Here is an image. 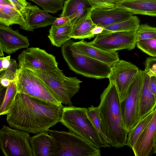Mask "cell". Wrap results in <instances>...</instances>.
I'll use <instances>...</instances> for the list:
<instances>
[{
  "mask_svg": "<svg viewBox=\"0 0 156 156\" xmlns=\"http://www.w3.org/2000/svg\"><path fill=\"white\" fill-rule=\"evenodd\" d=\"M154 110L141 119L136 126L128 133L126 145L132 149L139 136L152 119Z\"/></svg>",
  "mask_w": 156,
  "mask_h": 156,
  "instance_id": "obj_26",
  "label": "cell"
},
{
  "mask_svg": "<svg viewBox=\"0 0 156 156\" xmlns=\"http://www.w3.org/2000/svg\"><path fill=\"white\" fill-rule=\"evenodd\" d=\"M0 80L1 86L6 88L14 81L6 78H0Z\"/></svg>",
  "mask_w": 156,
  "mask_h": 156,
  "instance_id": "obj_40",
  "label": "cell"
},
{
  "mask_svg": "<svg viewBox=\"0 0 156 156\" xmlns=\"http://www.w3.org/2000/svg\"><path fill=\"white\" fill-rule=\"evenodd\" d=\"M156 138V108L153 117L132 149L135 156H148L153 150Z\"/></svg>",
  "mask_w": 156,
  "mask_h": 156,
  "instance_id": "obj_15",
  "label": "cell"
},
{
  "mask_svg": "<svg viewBox=\"0 0 156 156\" xmlns=\"http://www.w3.org/2000/svg\"><path fill=\"white\" fill-rule=\"evenodd\" d=\"M73 41H68L61 47L63 58L70 69L83 76L97 79L108 78L110 66L93 58L80 51L74 44Z\"/></svg>",
  "mask_w": 156,
  "mask_h": 156,
  "instance_id": "obj_3",
  "label": "cell"
},
{
  "mask_svg": "<svg viewBox=\"0 0 156 156\" xmlns=\"http://www.w3.org/2000/svg\"><path fill=\"white\" fill-rule=\"evenodd\" d=\"M115 6L137 14L156 17V0H116Z\"/></svg>",
  "mask_w": 156,
  "mask_h": 156,
  "instance_id": "obj_19",
  "label": "cell"
},
{
  "mask_svg": "<svg viewBox=\"0 0 156 156\" xmlns=\"http://www.w3.org/2000/svg\"><path fill=\"white\" fill-rule=\"evenodd\" d=\"M32 71L43 81L61 104L72 106L71 99L78 93L82 81L76 77L66 76L62 70L58 67L50 71Z\"/></svg>",
  "mask_w": 156,
  "mask_h": 156,
  "instance_id": "obj_5",
  "label": "cell"
},
{
  "mask_svg": "<svg viewBox=\"0 0 156 156\" xmlns=\"http://www.w3.org/2000/svg\"><path fill=\"white\" fill-rule=\"evenodd\" d=\"M0 55L1 56H3L4 55V53H3V52H4V51L2 48L1 47H0Z\"/></svg>",
  "mask_w": 156,
  "mask_h": 156,
  "instance_id": "obj_43",
  "label": "cell"
},
{
  "mask_svg": "<svg viewBox=\"0 0 156 156\" xmlns=\"http://www.w3.org/2000/svg\"><path fill=\"white\" fill-rule=\"evenodd\" d=\"M29 44L27 37L10 27L0 24V47L4 52L10 55L19 49L28 48Z\"/></svg>",
  "mask_w": 156,
  "mask_h": 156,
  "instance_id": "obj_14",
  "label": "cell"
},
{
  "mask_svg": "<svg viewBox=\"0 0 156 156\" xmlns=\"http://www.w3.org/2000/svg\"><path fill=\"white\" fill-rule=\"evenodd\" d=\"M16 80L18 93L24 94L56 105L62 104L32 70L18 69Z\"/></svg>",
  "mask_w": 156,
  "mask_h": 156,
  "instance_id": "obj_8",
  "label": "cell"
},
{
  "mask_svg": "<svg viewBox=\"0 0 156 156\" xmlns=\"http://www.w3.org/2000/svg\"><path fill=\"white\" fill-rule=\"evenodd\" d=\"M73 24L70 23L61 26L52 25L48 37L53 46L59 47L70 40Z\"/></svg>",
  "mask_w": 156,
  "mask_h": 156,
  "instance_id": "obj_24",
  "label": "cell"
},
{
  "mask_svg": "<svg viewBox=\"0 0 156 156\" xmlns=\"http://www.w3.org/2000/svg\"><path fill=\"white\" fill-rule=\"evenodd\" d=\"M136 45L138 48L147 55L156 57V38L138 41Z\"/></svg>",
  "mask_w": 156,
  "mask_h": 156,
  "instance_id": "obj_31",
  "label": "cell"
},
{
  "mask_svg": "<svg viewBox=\"0 0 156 156\" xmlns=\"http://www.w3.org/2000/svg\"><path fill=\"white\" fill-rule=\"evenodd\" d=\"M150 87L151 91L156 98V76L150 77Z\"/></svg>",
  "mask_w": 156,
  "mask_h": 156,
  "instance_id": "obj_38",
  "label": "cell"
},
{
  "mask_svg": "<svg viewBox=\"0 0 156 156\" xmlns=\"http://www.w3.org/2000/svg\"><path fill=\"white\" fill-rule=\"evenodd\" d=\"M110 67L108 78L109 82L115 86L121 102L126 98L129 87L139 69L131 63L120 59Z\"/></svg>",
  "mask_w": 156,
  "mask_h": 156,
  "instance_id": "obj_11",
  "label": "cell"
},
{
  "mask_svg": "<svg viewBox=\"0 0 156 156\" xmlns=\"http://www.w3.org/2000/svg\"><path fill=\"white\" fill-rule=\"evenodd\" d=\"M91 13L73 24L72 31L70 34L71 38L90 39L95 36L92 34L91 31L96 25L91 18Z\"/></svg>",
  "mask_w": 156,
  "mask_h": 156,
  "instance_id": "obj_22",
  "label": "cell"
},
{
  "mask_svg": "<svg viewBox=\"0 0 156 156\" xmlns=\"http://www.w3.org/2000/svg\"><path fill=\"white\" fill-rule=\"evenodd\" d=\"M62 104L56 105L18 93L6 120L9 126L34 134L46 131L60 122Z\"/></svg>",
  "mask_w": 156,
  "mask_h": 156,
  "instance_id": "obj_1",
  "label": "cell"
},
{
  "mask_svg": "<svg viewBox=\"0 0 156 156\" xmlns=\"http://www.w3.org/2000/svg\"><path fill=\"white\" fill-rule=\"evenodd\" d=\"M94 9L111 8L115 6L116 0H88Z\"/></svg>",
  "mask_w": 156,
  "mask_h": 156,
  "instance_id": "obj_34",
  "label": "cell"
},
{
  "mask_svg": "<svg viewBox=\"0 0 156 156\" xmlns=\"http://www.w3.org/2000/svg\"><path fill=\"white\" fill-rule=\"evenodd\" d=\"M94 9L88 0H66L60 17H68L73 24L90 13Z\"/></svg>",
  "mask_w": 156,
  "mask_h": 156,
  "instance_id": "obj_16",
  "label": "cell"
},
{
  "mask_svg": "<svg viewBox=\"0 0 156 156\" xmlns=\"http://www.w3.org/2000/svg\"><path fill=\"white\" fill-rule=\"evenodd\" d=\"M18 69L50 71L58 67L55 57L38 48H28L17 58Z\"/></svg>",
  "mask_w": 156,
  "mask_h": 156,
  "instance_id": "obj_12",
  "label": "cell"
},
{
  "mask_svg": "<svg viewBox=\"0 0 156 156\" xmlns=\"http://www.w3.org/2000/svg\"><path fill=\"white\" fill-rule=\"evenodd\" d=\"M87 110L73 106L64 107L60 122L70 132L98 148L110 147L100 136L88 116Z\"/></svg>",
  "mask_w": 156,
  "mask_h": 156,
  "instance_id": "obj_4",
  "label": "cell"
},
{
  "mask_svg": "<svg viewBox=\"0 0 156 156\" xmlns=\"http://www.w3.org/2000/svg\"><path fill=\"white\" fill-rule=\"evenodd\" d=\"M54 144L52 156H100V148L70 132L49 129Z\"/></svg>",
  "mask_w": 156,
  "mask_h": 156,
  "instance_id": "obj_6",
  "label": "cell"
},
{
  "mask_svg": "<svg viewBox=\"0 0 156 156\" xmlns=\"http://www.w3.org/2000/svg\"><path fill=\"white\" fill-rule=\"evenodd\" d=\"M144 71L139 70L134 78L125 100L120 102L126 127L129 132L140 121V108Z\"/></svg>",
  "mask_w": 156,
  "mask_h": 156,
  "instance_id": "obj_9",
  "label": "cell"
},
{
  "mask_svg": "<svg viewBox=\"0 0 156 156\" xmlns=\"http://www.w3.org/2000/svg\"><path fill=\"white\" fill-rule=\"evenodd\" d=\"M36 3L43 10L52 14L62 10L64 7V0H29Z\"/></svg>",
  "mask_w": 156,
  "mask_h": 156,
  "instance_id": "obj_29",
  "label": "cell"
},
{
  "mask_svg": "<svg viewBox=\"0 0 156 156\" xmlns=\"http://www.w3.org/2000/svg\"><path fill=\"white\" fill-rule=\"evenodd\" d=\"M135 32L103 31L89 43L104 50L116 51L134 49L137 42Z\"/></svg>",
  "mask_w": 156,
  "mask_h": 156,
  "instance_id": "obj_10",
  "label": "cell"
},
{
  "mask_svg": "<svg viewBox=\"0 0 156 156\" xmlns=\"http://www.w3.org/2000/svg\"><path fill=\"white\" fill-rule=\"evenodd\" d=\"M105 134L110 146L116 148L126 145L128 132L122 114L120 101L115 85L109 82L100 95L98 106Z\"/></svg>",
  "mask_w": 156,
  "mask_h": 156,
  "instance_id": "obj_2",
  "label": "cell"
},
{
  "mask_svg": "<svg viewBox=\"0 0 156 156\" xmlns=\"http://www.w3.org/2000/svg\"><path fill=\"white\" fill-rule=\"evenodd\" d=\"M137 41L156 38V27L147 24L140 25L135 31Z\"/></svg>",
  "mask_w": 156,
  "mask_h": 156,
  "instance_id": "obj_30",
  "label": "cell"
},
{
  "mask_svg": "<svg viewBox=\"0 0 156 156\" xmlns=\"http://www.w3.org/2000/svg\"><path fill=\"white\" fill-rule=\"evenodd\" d=\"M70 23H71V21L69 17H60L57 18L53 25L58 27L64 26Z\"/></svg>",
  "mask_w": 156,
  "mask_h": 156,
  "instance_id": "obj_37",
  "label": "cell"
},
{
  "mask_svg": "<svg viewBox=\"0 0 156 156\" xmlns=\"http://www.w3.org/2000/svg\"><path fill=\"white\" fill-rule=\"evenodd\" d=\"M8 0L10 2L13 7L22 14L25 18L26 22L29 12V6L30 4L26 0Z\"/></svg>",
  "mask_w": 156,
  "mask_h": 156,
  "instance_id": "obj_32",
  "label": "cell"
},
{
  "mask_svg": "<svg viewBox=\"0 0 156 156\" xmlns=\"http://www.w3.org/2000/svg\"><path fill=\"white\" fill-rule=\"evenodd\" d=\"M140 25L139 18L133 15L126 19L104 27L103 31L135 32Z\"/></svg>",
  "mask_w": 156,
  "mask_h": 156,
  "instance_id": "obj_25",
  "label": "cell"
},
{
  "mask_svg": "<svg viewBox=\"0 0 156 156\" xmlns=\"http://www.w3.org/2000/svg\"><path fill=\"white\" fill-rule=\"evenodd\" d=\"M153 151L154 153L156 154V138L154 144Z\"/></svg>",
  "mask_w": 156,
  "mask_h": 156,
  "instance_id": "obj_42",
  "label": "cell"
},
{
  "mask_svg": "<svg viewBox=\"0 0 156 156\" xmlns=\"http://www.w3.org/2000/svg\"><path fill=\"white\" fill-rule=\"evenodd\" d=\"M29 12L26 23L21 29L27 31L44 27L53 25L57 18L40 9L36 5H30Z\"/></svg>",
  "mask_w": 156,
  "mask_h": 156,
  "instance_id": "obj_17",
  "label": "cell"
},
{
  "mask_svg": "<svg viewBox=\"0 0 156 156\" xmlns=\"http://www.w3.org/2000/svg\"><path fill=\"white\" fill-rule=\"evenodd\" d=\"M74 45L80 51L91 57L110 66L119 59L116 51H105L94 46L83 39L73 42Z\"/></svg>",
  "mask_w": 156,
  "mask_h": 156,
  "instance_id": "obj_18",
  "label": "cell"
},
{
  "mask_svg": "<svg viewBox=\"0 0 156 156\" xmlns=\"http://www.w3.org/2000/svg\"><path fill=\"white\" fill-rule=\"evenodd\" d=\"M28 132L4 125L0 130V147L5 156H34Z\"/></svg>",
  "mask_w": 156,
  "mask_h": 156,
  "instance_id": "obj_7",
  "label": "cell"
},
{
  "mask_svg": "<svg viewBox=\"0 0 156 156\" xmlns=\"http://www.w3.org/2000/svg\"><path fill=\"white\" fill-rule=\"evenodd\" d=\"M0 23L7 27L18 24L21 29L26 21L22 14L12 6L0 5Z\"/></svg>",
  "mask_w": 156,
  "mask_h": 156,
  "instance_id": "obj_23",
  "label": "cell"
},
{
  "mask_svg": "<svg viewBox=\"0 0 156 156\" xmlns=\"http://www.w3.org/2000/svg\"><path fill=\"white\" fill-rule=\"evenodd\" d=\"M10 55L5 57L0 58V77H2L5 71L8 67L10 64Z\"/></svg>",
  "mask_w": 156,
  "mask_h": 156,
  "instance_id": "obj_36",
  "label": "cell"
},
{
  "mask_svg": "<svg viewBox=\"0 0 156 156\" xmlns=\"http://www.w3.org/2000/svg\"><path fill=\"white\" fill-rule=\"evenodd\" d=\"M0 5H12L11 3L8 0H0Z\"/></svg>",
  "mask_w": 156,
  "mask_h": 156,
  "instance_id": "obj_41",
  "label": "cell"
},
{
  "mask_svg": "<svg viewBox=\"0 0 156 156\" xmlns=\"http://www.w3.org/2000/svg\"><path fill=\"white\" fill-rule=\"evenodd\" d=\"M34 156H52L54 144L51 136L47 131L41 132L30 139Z\"/></svg>",
  "mask_w": 156,
  "mask_h": 156,
  "instance_id": "obj_20",
  "label": "cell"
},
{
  "mask_svg": "<svg viewBox=\"0 0 156 156\" xmlns=\"http://www.w3.org/2000/svg\"><path fill=\"white\" fill-rule=\"evenodd\" d=\"M144 64V71L149 76H156V58H147Z\"/></svg>",
  "mask_w": 156,
  "mask_h": 156,
  "instance_id": "obj_35",
  "label": "cell"
},
{
  "mask_svg": "<svg viewBox=\"0 0 156 156\" xmlns=\"http://www.w3.org/2000/svg\"><path fill=\"white\" fill-rule=\"evenodd\" d=\"M133 15L131 12L115 6L111 8L94 9L90 17L96 25L104 27L126 19Z\"/></svg>",
  "mask_w": 156,
  "mask_h": 156,
  "instance_id": "obj_13",
  "label": "cell"
},
{
  "mask_svg": "<svg viewBox=\"0 0 156 156\" xmlns=\"http://www.w3.org/2000/svg\"><path fill=\"white\" fill-rule=\"evenodd\" d=\"M16 61L14 59H11L8 67L5 71L3 76L0 78H6L10 80H15L18 69Z\"/></svg>",
  "mask_w": 156,
  "mask_h": 156,
  "instance_id": "obj_33",
  "label": "cell"
},
{
  "mask_svg": "<svg viewBox=\"0 0 156 156\" xmlns=\"http://www.w3.org/2000/svg\"><path fill=\"white\" fill-rule=\"evenodd\" d=\"M87 113L102 140L110 145L111 142L106 135L101 122L98 107H95L91 106L87 108Z\"/></svg>",
  "mask_w": 156,
  "mask_h": 156,
  "instance_id": "obj_28",
  "label": "cell"
},
{
  "mask_svg": "<svg viewBox=\"0 0 156 156\" xmlns=\"http://www.w3.org/2000/svg\"><path fill=\"white\" fill-rule=\"evenodd\" d=\"M18 93L16 80L7 87L3 99L0 104V115H6L13 104Z\"/></svg>",
  "mask_w": 156,
  "mask_h": 156,
  "instance_id": "obj_27",
  "label": "cell"
},
{
  "mask_svg": "<svg viewBox=\"0 0 156 156\" xmlns=\"http://www.w3.org/2000/svg\"><path fill=\"white\" fill-rule=\"evenodd\" d=\"M150 77L144 71L140 99V120L156 108V98L150 89Z\"/></svg>",
  "mask_w": 156,
  "mask_h": 156,
  "instance_id": "obj_21",
  "label": "cell"
},
{
  "mask_svg": "<svg viewBox=\"0 0 156 156\" xmlns=\"http://www.w3.org/2000/svg\"><path fill=\"white\" fill-rule=\"evenodd\" d=\"M104 30V27L96 25L92 30L91 31L92 34L96 36L102 33Z\"/></svg>",
  "mask_w": 156,
  "mask_h": 156,
  "instance_id": "obj_39",
  "label": "cell"
}]
</instances>
